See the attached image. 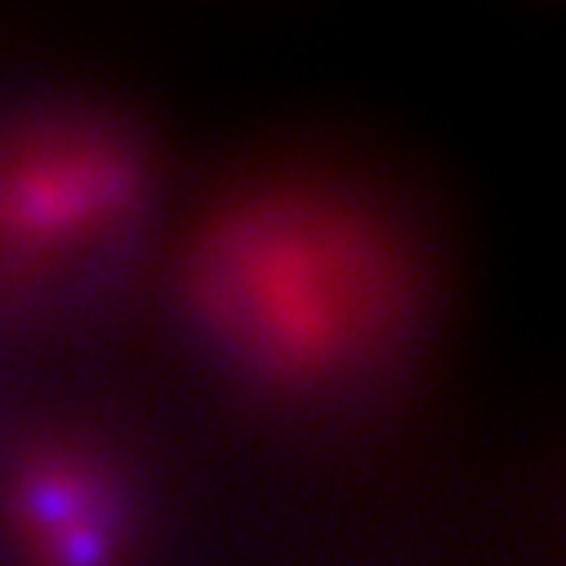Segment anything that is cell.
I'll return each instance as SVG.
<instances>
[{
	"instance_id": "3957f363",
	"label": "cell",
	"mask_w": 566,
	"mask_h": 566,
	"mask_svg": "<svg viewBox=\"0 0 566 566\" xmlns=\"http://www.w3.org/2000/svg\"><path fill=\"white\" fill-rule=\"evenodd\" d=\"M6 517L28 566H120L129 544L120 478L81 442L32 447L10 478Z\"/></svg>"
},
{
	"instance_id": "6da1fadb",
	"label": "cell",
	"mask_w": 566,
	"mask_h": 566,
	"mask_svg": "<svg viewBox=\"0 0 566 566\" xmlns=\"http://www.w3.org/2000/svg\"><path fill=\"white\" fill-rule=\"evenodd\" d=\"M175 291L192 331L241 379L317 392L401 339L419 276L397 228L348 188L254 179L192 223Z\"/></svg>"
},
{
	"instance_id": "7a4b0ae2",
	"label": "cell",
	"mask_w": 566,
	"mask_h": 566,
	"mask_svg": "<svg viewBox=\"0 0 566 566\" xmlns=\"http://www.w3.org/2000/svg\"><path fill=\"white\" fill-rule=\"evenodd\" d=\"M138 138L98 112L0 120V276L23 281L103 250L144 214Z\"/></svg>"
}]
</instances>
